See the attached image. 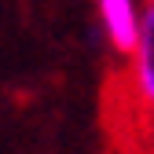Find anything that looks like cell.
<instances>
[{
	"mask_svg": "<svg viewBox=\"0 0 154 154\" xmlns=\"http://www.w3.org/2000/svg\"><path fill=\"white\" fill-rule=\"evenodd\" d=\"M125 88H128V103L136 106V114L154 125V4H147L143 33L128 55Z\"/></svg>",
	"mask_w": 154,
	"mask_h": 154,
	"instance_id": "obj_1",
	"label": "cell"
},
{
	"mask_svg": "<svg viewBox=\"0 0 154 154\" xmlns=\"http://www.w3.org/2000/svg\"><path fill=\"white\" fill-rule=\"evenodd\" d=\"M95 15H99V26L106 44L118 51V55H132L140 33H143V15L147 4L143 0H95Z\"/></svg>",
	"mask_w": 154,
	"mask_h": 154,
	"instance_id": "obj_2",
	"label": "cell"
},
{
	"mask_svg": "<svg viewBox=\"0 0 154 154\" xmlns=\"http://www.w3.org/2000/svg\"><path fill=\"white\" fill-rule=\"evenodd\" d=\"M147 4H154V0H147Z\"/></svg>",
	"mask_w": 154,
	"mask_h": 154,
	"instance_id": "obj_3",
	"label": "cell"
},
{
	"mask_svg": "<svg viewBox=\"0 0 154 154\" xmlns=\"http://www.w3.org/2000/svg\"><path fill=\"white\" fill-rule=\"evenodd\" d=\"M150 154H154V150H150Z\"/></svg>",
	"mask_w": 154,
	"mask_h": 154,
	"instance_id": "obj_4",
	"label": "cell"
}]
</instances>
